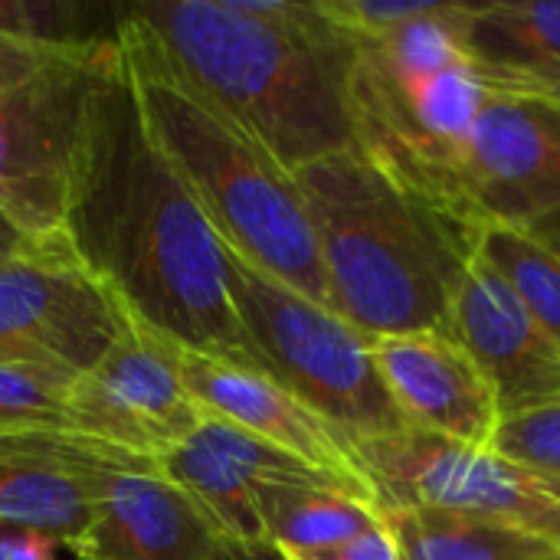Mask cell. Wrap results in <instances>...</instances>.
<instances>
[{
    "label": "cell",
    "instance_id": "1",
    "mask_svg": "<svg viewBox=\"0 0 560 560\" xmlns=\"http://www.w3.org/2000/svg\"><path fill=\"white\" fill-rule=\"evenodd\" d=\"M62 240L138 328L246 361L230 249L151 138L121 52L92 105Z\"/></svg>",
    "mask_w": 560,
    "mask_h": 560
},
{
    "label": "cell",
    "instance_id": "2",
    "mask_svg": "<svg viewBox=\"0 0 560 560\" xmlns=\"http://www.w3.org/2000/svg\"><path fill=\"white\" fill-rule=\"evenodd\" d=\"M161 62L292 174L354 148V39L322 0H141Z\"/></svg>",
    "mask_w": 560,
    "mask_h": 560
},
{
    "label": "cell",
    "instance_id": "3",
    "mask_svg": "<svg viewBox=\"0 0 560 560\" xmlns=\"http://www.w3.org/2000/svg\"><path fill=\"white\" fill-rule=\"evenodd\" d=\"M328 308L368 338L450 331L479 233L394 180L358 148L295 171Z\"/></svg>",
    "mask_w": 560,
    "mask_h": 560
},
{
    "label": "cell",
    "instance_id": "4",
    "mask_svg": "<svg viewBox=\"0 0 560 560\" xmlns=\"http://www.w3.org/2000/svg\"><path fill=\"white\" fill-rule=\"evenodd\" d=\"M115 36L151 138L220 240L240 259L328 305L318 240L295 174L190 92L125 13L115 23Z\"/></svg>",
    "mask_w": 560,
    "mask_h": 560
},
{
    "label": "cell",
    "instance_id": "5",
    "mask_svg": "<svg viewBox=\"0 0 560 560\" xmlns=\"http://www.w3.org/2000/svg\"><path fill=\"white\" fill-rule=\"evenodd\" d=\"M466 3L384 39H354L351 66L354 148L453 220L459 151L486 95L459 36Z\"/></svg>",
    "mask_w": 560,
    "mask_h": 560
},
{
    "label": "cell",
    "instance_id": "6",
    "mask_svg": "<svg viewBox=\"0 0 560 560\" xmlns=\"http://www.w3.org/2000/svg\"><path fill=\"white\" fill-rule=\"evenodd\" d=\"M118 52L115 30L79 43L0 33V210L36 240H62L92 105Z\"/></svg>",
    "mask_w": 560,
    "mask_h": 560
},
{
    "label": "cell",
    "instance_id": "7",
    "mask_svg": "<svg viewBox=\"0 0 560 560\" xmlns=\"http://www.w3.org/2000/svg\"><path fill=\"white\" fill-rule=\"evenodd\" d=\"M230 249V246H226ZM230 295L246 361L308 404L351 443L410 430L374 361V338L230 249Z\"/></svg>",
    "mask_w": 560,
    "mask_h": 560
},
{
    "label": "cell",
    "instance_id": "8",
    "mask_svg": "<svg viewBox=\"0 0 560 560\" xmlns=\"http://www.w3.org/2000/svg\"><path fill=\"white\" fill-rule=\"evenodd\" d=\"M381 509L436 505L482 515L560 548V479L420 430L354 443Z\"/></svg>",
    "mask_w": 560,
    "mask_h": 560
},
{
    "label": "cell",
    "instance_id": "9",
    "mask_svg": "<svg viewBox=\"0 0 560 560\" xmlns=\"http://www.w3.org/2000/svg\"><path fill=\"white\" fill-rule=\"evenodd\" d=\"M131 328L121 302L62 243L0 266V361L79 377Z\"/></svg>",
    "mask_w": 560,
    "mask_h": 560
},
{
    "label": "cell",
    "instance_id": "10",
    "mask_svg": "<svg viewBox=\"0 0 560 560\" xmlns=\"http://www.w3.org/2000/svg\"><path fill=\"white\" fill-rule=\"evenodd\" d=\"M560 207V102L518 95L486 79V95L456 164V217L532 226Z\"/></svg>",
    "mask_w": 560,
    "mask_h": 560
},
{
    "label": "cell",
    "instance_id": "11",
    "mask_svg": "<svg viewBox=\"0 0 560 560\" xmlns=\"http://www.w3.org/2000/svg\"><path fill=\"white\" fill-rule=\"evenodd\" d=\"M200 423L203 410L180 377L174 345L135 322L92 371L72 381L66 397L69 433L154 463Z\"/></svg>",
    "mask_w": 560,
    "mask_h": 560
},
{
    "label": "cell",
    "instance_id": "12",
    "mask_svg": "<svg viewBox=\"0 0 560 560\" xmlns=\"http://www.w3.org/2000/svg\"><path fill=\"white\" fill-rule=\"evenodd\" d=\"M79 459L95 512L75 560H210L223 541L210 515L154 459L85 436Z\"/></svg>",
    "mask_w": 560,
    "mask_h": 560
},
{
    "label": "cell",
    "instance_id": "13",
    "mask_svg": "<svg viewBox=\"0 0 560 560\" xmlns=\"http://www.w3.org/2000/svg\"><path fill=\"white\" fill-rule=\"evenodd\" d=\"M180 377L203 410V417L223 420L295 459L331 476L338 486L354 492L364 502L377 505L374 486L358 459L354 443L318 417L308 404L289 394L279 381L246 361H226L200 351L177 348ZM381 509V505H377Z\"/></svg>",
    "mask_w": 560,
    "mask_h": 560
},
{
    "label": "cell",
    "instance_id": "14",
    "mask_svg": "<svg viewBox=\"0 0 560 560\" xmlns=\"http://www.w3.org/2000/svg\"><path fill=\"white\" fill-rule=\"evenodd\" d=\"M158 469L210 515L223 538L253 545L266 541V505L279 489L335 482L302 459L213 417H203L180 446L164 453Z\"/></svg>",
    "mask_w": 560,
    "mask_h": 560
},
{
    "label": "cell",
    "instance_id": "15",
    "mask_svg": "<svg viewBox=\"0 0 560 560\" xmlns=\"http://www.w3.org/2000/svg\"><path fill=\"white\" fill-rule=\"evenodd\" d=\"M450 335L489 377L502 417L560 404V341L479 256L456 289Z\"/></svg>",
    "mask_w": 560,
    "mask_h": 560
},
{
    "label": "cell",
    "instance_id": "16",
    "mask_svg": "<svg viewBox=\"0 0 560 560\" xmlns=\"http://www.w3.org/2000/svg\"><path fill=\"white\" fill-rule=\"evenodd\" d=\"M374 361L410 430L463 446H492L502 423L499 397L450 331L374 338Z\"/></svg>",
    "mask_w": 560,
    "mask_h": 560
},
{
    "label": "cell",
    "instance_id": "17",
    "mask_svg": "<svg viewBox=\"0 0 560 560\" xmlns=\"http://www.w3.org/2000/svg\"><path fill=\"white\" fill-rule=\"evenodd\" d=\"M92 512L75 433L26 430L0 436V525L46 532L72 555L92 525Z\"/></svg>",
    "mask_w": 560,
    "mask_h": 560
},
{
    "label": "cell",
    "instance_id": "18",
    "mask_svg": "<svg viewBox=\"0 0 560 560\" xmlns=\"http://www.w3.org/2000/svg\"><path fill=\"white\" fill-rule=\"evenodd\" d=\"M266 541L285 560H400L387 515L335 482L279 489L266 505Z\"/></svg>",
    "mask_w": 560,
    "mask_h": 560
},
{
    "label": "cell",
    "instance_id": "19",
    "mask_svg": "<svg viewBox=\"0 0 560 560\" xmlns=\"http://www.w3.org/2000/svg\"><path fill=\"white\" fill-rule=\"evenodd\" d=\"M394 532L400 560H560V548L522 528L436 509H381Z\"/></svg>",
    "mask_w": 560,
    "mask_h": 560
},
{
    "label": "cell",
    "instance_id": "20",
    "mask_svg": "<svg viewBox=\"0 0 560 560\" xmlns=\"http://www.w3.org/2000/svg\"><path fill=\"white\" fill-rule=\"evenodd\" d=\"M463 49L482 75H518L560 62V0H469Z\"/></svg>",
    "mask_w": 560,
    "mask_h": 560
},
{
    "label": "cell",
    "instance_id": "21",
    "mask_svg": "<svg viewBox=\"0 0 560 560\" xmlns=\"http://www.w3.org/2000/svg\"><path fill=\"white\" fill-rule=\"evenodd\" d=\"M476 256L515 292V299L560 341V253L528 226L489 223L479 230Z\"/></svg>",
    "mask_w": 560,
    "mask_h": 560
},
{
    "label": "cell",
    "instance_id": "22",
    "mask_svg": "<svg viewBox=\"0 0 560 560\" xmlns=\"http://www.w3.org/2000/svg\"><path fill=\"white\" fill-rule=\"evenodd\" d=\"M75 377L0 361V436L26 430H66V397Z\"/></svg>",
    "mask_w": 560,
    "mask_h": 560
},
{
    "label": "cell",
    "instance_id": "23",
    "mask_svg": "<svg viewBox=\"0 0 560 560\" xmlns=\"http://www.w3.org/2000/svg\"><path fill=\"white\" fill-rule=\"evenodd\" d=\"M459 0H322L325 13L351 39H384L423 20L456 10Z\"/></svg>",
    "mask_w": 560,
    "mask_h": 560
},
{
    "label": "cell",
    "instance_id": "24",
    "mask_svg": "<svg viewBox=\"0 0 560 560\" xmlns=\"http://www.w3.org/2000/svg\"><path fill=\"white\" fill-rule=\"evenodd\" d=\"M492 450L512 463L560 479V404L502 417Z\"/></svg>",
    "mask_w": 560,
    "mask_h": 560
},
{
    "label": "cell",
    "instance_id": "25",
    "mask_svg": "<svg viewBox=\"0 0 560 560\" xmlns=\"http://www.w3.org/2000/svg\"><path fill=\"white\" fill-rule=\"evenodd\" d=\"M0 33L49 39V43H79L102 33H85L79 26V7L49 3V0H0Z\"/></svg>",
    "mask_w": 560,
    "mask_h": 560
},
{
    "label": "cell",
    "instance_id": "26",
    "mask_svg": "<svg viewBox=\"0 0 560 560\" xmlns=\"http://www.w3.org/2000/svg\"><path fill=\"white\" fill-rule=\"evenodd\" d=\"M62 541L20 525H0V560H59Z\"/></svg>",
    "mask_w": 560,
    "mask_h": 560
},
{
    "label": "cell",
    "instance_id": "27",
    "mask_svg": "<svg viewBox=\"0 0 560 560\" xmlns=\"http://www.w3.org/2000/svg\"><path fill=\"white\" fill-rule=\"evenodd\" d=\"M492 85L518 92V95H538V98H551L560 102V62L548 69H535V72H518V75H486Z\"/></svg>",
    "mask_w": 560,
    "mask_h": 560
},
{
    "label": "cell",
    "instance_id": "28",
    "mask_svg": "<svg viewBox=\"0 0 560 560\" xmlns=\"http://www.w3.org/2000/svg\"><path fill=\"white\" fill-rule=\"evenodd\" d=\"M52 243H62V240H36L33 233H26L20 223H13L3 210H0V266L16 259V256H30V253H39Z\"/></svg>",
    "mask_w": 560,
    "mask_h": 560
},
{
    "label": "cell",
    "instance_id": "29",
    "mask_svg": "<svg viewBox=\"0 0 560 560\" xmlns=\"http://www.w3.org/2000/svg\"><path fill=\"white\" fill-rule=\"evenodd\" d=\"M210 560H285L272 545H266V541H259V545H253V541H233V538H223L220 545H217V551L210 555Z\"/></svg>",
    "mask_w": 560,
    "mask_h": 560
},
{
    "label": "cell",
    "instance_id": "30",
    "mask_svg": "<svg viewBox=\"0 0 560 560\" xmlns=\"http://www.w3.org/2000/svg\"><path fill=\"white\" fill-rule=\"evenodd\" d=\"M528 230H532V233H535L538 240H545V243H548L551 249H558V253H560V207H558V210H551L548 217H541L538 223H532Z\"/></svg>",
    "mask_w": 560,
    "mask_h": 560
}]
</instances>
